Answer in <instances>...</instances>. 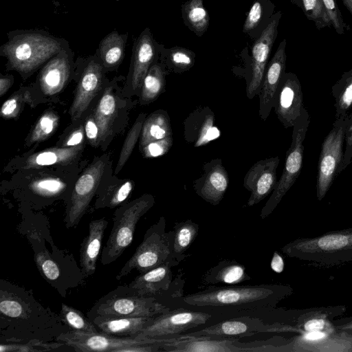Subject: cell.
<instances>
[{
	"label": "cell",
	"mask_w": 352,
	"mask_h": 352,
	"mask_svg": "<svg viewBox=\"0 0 352 352\" xmlns=\"http://www.w3.org/2000/svg\"><path fill=\"white\" fill-rule=\"evenodd\" d=\"M54 2H56V0H54Z\"/></svg>",
	"instance_id": "680465c9"
},
{
	"label": "cell",
	"mask_w": 352,
	"mask_h": 352,
	"mask_svg": "<svg viewBox=\"0 0 352 352\" xmlns=\"http://www.w3.org/2000/svg\"><path fill=\"white\" fill-rule=\"evenodd\" d=\"M251 278L243 265L235 260L224 259L210 268L202 276L201 282L208 286L217 284L235 285Z\"/></svg>",
	"instance_id": "4316f807"
},
{
	"label": "cell",
	"mask_w": 352,
	"mask_h": 352,
	"mask_svg": "<svg viewBox=\"0 0 352 352\" xmlns=\"http://www.w3.org/2000/svg\"><path fill=\"white\" fill-rule=\"evenodd\" d=\"M278 328L267 324L261 319L248 316L223 320L200 330L182 333L187 336L245 337L258 333L273 332Z\"/></svg>",
	"instance_id": "7402d4cb"
},
{
	"label": "cell",
	"mask_w": 352,
	"mask_h": 352,
	"mask_svg": "<svg viewBox=\"0 0 352 352\" xmlns=\"http://www.w3.org/2000/svg\"><path fill=\"white\" fill-rule=\"evenodd\" d=\"M171 309L157 297L140 296L129 285H123L99 298L87 317H155Z\"/></svg>",
	"instance_id": "5b68a950"
},
{
	"label": "cell",
	"mask_w": 352,
	"mask_h": 352,
	"mask_svg": "<svg viewBox=\"0 0 352 352\" xmlns=\"http://www.w3.org/2000/svg\"><path fill=\"white\" fill-rule=\"evenodd\" d=\"M154 204V197L144 194L116 210L113 227L102 251V264H110L122 254L133 240L138 221Z\"/></svg>",
	"instance_id": "8992f818"
},
{
	"label": "cell",
	"mask_w": 352,
	"mask_h": 352,
	"mask_svg": "<svg viewBox=\"0 0 352 352\" xmlns=\"http://www.w3.org/2000/svg\"><path fill=\"white\" fill-rule=\"evenodd\" d=\"M168 74L160 60L150 67L144 78L140 92L141 104L154 102L165 91L166 76Z\"/></svg>",
	"instance_id": "836d02e7"
},
{
	"label": "cell",
	"mask_w": 352,
	"mask_h": 352,
	"mask_svg": "<svg viewBox=\"0 0 352 352\" xmlns=\"http://www.w3.org/2000/svg\"><path fill=\"white\" fill-rule=\"evenodd\" d=\"M111 88L106 87L93 111L100 129V143L102 145L112 135L117 116V101Z\"/></svg>",
	"instance_id": "f1b7e54d"
},
{
	"label": "cell",
	"mask_w": 352,
	"mask_h": 352,
	"mask_svg": "<svg viewBox=\"0 0 352 352\" xmlns=\"http://www.w3.org/2000/svg\"><path fill=\"white\" fill-rule=\"evenodd\" d=\"M29 96L24 94H16L12 97L7 99L1 106V116L5 119L14 118L18 116L21 107L22 102H27Z\"/></svg>",
	"instance_id": "7dc6e473"
},
{
	"label": "cell",
	"mask_w": 352,
	"mask_h": 352,
	"mask_svg": "<svg viewBox=\"0 0 352 352\" xmlns=\"http://www.w3.org/2000/svg\"><path fill=\"white\" fill-rule=\"evenodd\" d=\"M348 116L336 119L324 139L318 164L316 193L322 200L336 177L342 171L343 146Z\"/></svg>",
	"instance_id": "8fae6325"
},
{
	"label": "cell",
	"mask_w": 352,
	"mask_h": 352,
	"mask_svg": "<svg viewBox=\"0 0 352 352\" xmlns=\"http://www.w3.org/2000/svg\"><path fill=\"white\" fill-rule=\"evenodd\" d=\"M129 34H120L113 30L104 36L99 43L96 54L101 62L104 71L116 69L122 63Z\"/></svg>",
	"instance_id": "83f0119b"
},
{
	"label": "cell",
	"mask_w": 352,
	"mask_h": 352,
	"mask_svg": "<svg viewBox=\"0 0 352 352\" xmlns=\"http://www.w3.org/2000/svg\"><path fill=\"white\" fill-rule=\"evenodd\" d=\"M166 219L158 221L146 231L142 243L116 276L119 280L132 270L141 273L157 267L172 258L173 230L166 232Z\"/></svg>",
	"instance_id": "ba28073f"
},
{
	"label": "cell",
	"mask_w": 352,
	"mask_h": 352,
	"mask_svg": "<svg viewBox=\"0 0 352 352\" xmlns=\"http://www.w3.org/2000/svg\"><path fill=\"white\" fill-rule=\"evenodd\" d=\"M286 39L279 43L274 56L269 60L265 70L263 81L259 89L258 114L265 121L274 107L275 95L286 68Z\"/></svg>",
	"instance_id": "ffe728a7"
},
{
	"label": "cell",
	"mask_w": 352,
	"mask_h": 352,
	"mask_svg": "<svg viewBox=\"0 0 352 352\" xmlns=\"http://www.w3.org/2000/svg\"><path fill=\"white\" fill-rule=\"evenodd\" d=\"M69 331L60 315L41 304L32 290L0 280L1 343L56 342Z\"/></svg>",
	"instance_id": "6da1fadb"
},
{
	"label": "cell",
	"mask_w": 352,
	"mask_h": 352,
	"mask_svg": "<svg viewBox=\"0 0 352 352\" xmlns=\"http://www.w3.org/2000/svg\"><path fill=\"white\" fill-rule=\"evenodd\" d=\"M82 150V146L54 147L29 155L23 163V168H38L54 164H66L74 161Z\"/></svg>",
	"instance_id": "f546056e"
},
{
	"label": "cell",
	"mask_w": 352,
	"mask_h": 352,
	"mask_svg": "<svg viewBox=\"0 0 352 352\" xmlns=\"http://www.w3.org/2000/svg\"><path fill=\"white\" fill-rule=\"evenodd\" d=\"M280 159L278 156L255 162L243 178V186L250 192L247 204L253 206L272 193L277 184L276 169Z\"/></svg>",
	"instance_id": "d6986e66"
},
{
	"label": "cell",
	"mask_w": 352,
	"mask_h": 352,
	"mask_svg": "<svg viewBox=\"0 0 352 352\" xmlns=\"http://www.w3.org/2000/svg\"><path fill=\"white\" fill-rule=\"evenodd\" d=\"M342 3L351 14L352 18V0H342Z\"/></svg>",
	"instance_id": "9f6ffc18"
},
{
	"label": "cell",
	"mask_w": 352,
	"mask_h": 352,
	"mask_svg": "<svg viewBox=\"0 0 352 352\" xmlns=\"http://www.w3.org/2000/svg\"><path fill=\"white\" fill-rule=\"evenodd\" d=\"M84 129L89 144L94 147L98 146L100 144V129L96 122L93 113L85 119Z\"/></svg>",
	"instance_id": "c3c4849f"
},
{
	"label": "cell",
	"mask_w": 352,
	"mask_h": 352,
	"mask_svg": "<svg viewBox=\"0 0 352 352\" xmlns=\"http://www.w3.org/2000/svg\"><path fill=\"white\" fill-rule=\"evenodd\" d=\"M153 318L98 316L89 320L100 333L118 338H133L150 324Z\"/></svg>",
	"instance_id": "484cf974"
},
{
	"label": "cell",
	"mask_w": 352,
	"mask_h": 352,
	"mask_svg": "<svg viewBox=\"0 0 352 352\" xmlns=\"http://www.w3.org/2000/svg\"><path fill=\"white\" fill-rule=\"evenodd\" d=\"M13 78L12 76H3L1 74L0 78V96H3L12 86Z\"/></svg>",
	"instance_id": "db71d44e"
},
{
	"label": "cell",
	"mask_w": 352,
	"mask_h": 352,
	"mask_svg": "<svg viewBox=\"0 0 352 352\" xmlns=\"http://www.w3.org/2000/svg\"><path fill=\"white\" fill-rule=\"evenodd\" d=\"M214 121V113L209 107H197L184 121L185 141L197 148L219 138L221 131Z\"/></svg>",
	"instance_id": "cb8c5ba5"
},
{
	"label": "cell",
	"mask_w": 352,
	"mask_h": 352,
	"mask_svg": "<svg viewBox=\"0 0 352 352\" xmlns=\"http://www.w3.org/2000/svg\"><path fill=\"white\" fill-rule=\"evenodd\" d=\"M66 184L60 179L45 177L35 179L30 184V189L35 195L46 199L55 198L66 189Z\"/></svg>",
	"instance_id": "60d3db41"
},
{
	"label": "cell",
	"mask_w": 352,
	"mask_h": 352,
	"mask_svg": "<svg viewBox=\"0 0 352 352\" xmlns=\"http://www.w3.org/2000/svg\"><path fill=\"white\" fill-rule=\"evenodd\" d=\"M199 226L191 219L176 222L173 228L172 256L179 263L188 254L186 252L197 238Z\"/></svg>",
	"instance_id": "e575fe53"
},
{
	"label": "cell",
	"mask_w": 352,
	"mask_h": 352,
	"mask_svg": "<svg viewBox=\"0 0 352 352\" xmlns=\"http://www.w3.org/2000/svg\"><path fill=\"white\" fill-rule=\"evenodd\" d=\"M331 93L335 99L336 119L348 116L352 107V69L343 73L333 85Z\"/></svg>",
	"instance_id": "74e56055"
},
{
	"label": "cell",
	"mask_w": 352,
	"mask_h": 352,
	"mask_svg": "<svg viewBox=\"0 0 352 352\" xmlns=\"http://www.w3.org/2000/svg\"><path fill=\"white\" fill-rule=\"evenodd\" d=\"M173 135L170 119L168 112L164 109L156 110L144 120L140 137V148L150 142Z\"/></svg>",
	"instance_id": "1f68e13d"
},
{
	"label": "cell",
	"mask_w": 352,
	"mask_h": 352,
	"mask_svg": "<svg viewBox=\"0 0 352 352\" xmlns=\"http://www.w3.org/2000/svg\"><path fill=\"white\" fill-rule=\"evenodd\" d=\"M195 53L190 49L175 46L166 48L161 44L159 60L168 74H182L189 71L195 65Z\"/></svg>",
	"instance_id": "d6a6232c"
},
{
	"label": "cell",
	"mask_w": 352,
	"mask_h": 352,
	"mask_svg": "<svg viewBox=\"0 0 352 352\" xmlns=\"http://www.w3.org/2000/svg\"><path fill=\"white\" fill-rule=\"evenodd\" d=\"M327 14L331 19L332 27L338 34H344L350 30V26L344 21L342 13L336 0H322Z\"/></svg>",
	"instance_id": "bcb514c9"
},
{
	"label": "cell",
	"mask_w": 352,
	"mask_h": 352,
	"mask_svg": "<svg viewBox=\"0 0 352 352\" xmlns=\"http://www.w3.org/2000/svg\"><path fill=\"white\" fill-rule=\"evenodd\" d=\"M161 44L155 38L149 28H146L135 40L129 74V84L135 93L141 87L150 67L160 59Z\"/></svg>",
	"instance_id": "ac0fdd59"
},
{
	"label": "cell",
	"mask_w": 352,
	"mask_h": 352,
	"mask_svg": "<svg viewBox=\"0 0 352 352\" xmlns=\"http://www.w3.org/2000/svg\"><path fill=\"white\" fill-rule=\"evenodd\" d=\"M67 346L59 342H44L32 341L26 343H1V352H29V351H60L61 348Z\"/></svg>",
	"instance_id": "ee69618b"
},
{
	"label": "cell",
	"mask_w": 352,
	"mask_h": 352,
	"mask_svg": "<svg viewBox=\"0 0 352 352\" xmlns=\"http://www.w3.org/2000/svg\"><path fill=\"white\" fill-rule=\"evenodd\" d=\"M173 144V135L154 141L140 148L144 158H154L166 154Z\"/></svg>",
	"instance_id": "f6af8a7d"
},
{
	"label": "cell",
	"mask_w": 352,
	"mask_h": 352,
	"mask_svg": "<svg viewBox=\"0 0 352 352\" xmlns=\"http://www.w3.org/2000/svg\"><path fill=\"white\" fill-rule=\"evenodd\" d=\"M182 16L185 25L199 37L208 30L210 16L203 0H188L182 6Z\"/></svg>",
	"instance_id": "d590c367"
},
{
	"label": "cell",
	"mask_w": 352,
	"mask_h": 352,
	"mask_svg": "<svg viewBox=\"0 0 352 352\" xmlns=\"http://www.w3.org/2000/svg\"><path fill=\"white\" fill-rule=\"evenodd\" d=\"M275 5L271 0H256L249 10L243 32L253 40L258 39L270 24Z\"/></svg>",
	"instance_id": "4dcf8cb0"
},
{
	"label": "cell",
	"mask_w": 352,
	"mask_h": 352,
	"mask_svg": "<svg viewBox=\"0 0 352 352\" xmlns=\"http://www.w3.org/2000/svg\"><path fill=\"white\" fill-rule=\"evenodd\" d=\"M310 123V117L305 107L293 126L292 143L287 151L284 168L280 178L271 196L263 207L260 217H268L280 203L284 195L297 180L302 168L303 142Z\"/></svg>",
	"instance_id": "9c48e42d"
},
{
	"label": "cell",
	"mask_w": 352,
	"mask_h": 352,
	"mask_svg": "<svg viewBox=\"0 0 352 352\" xmlns=\"http://www.w3.org/2000/svg\"><path fill=\"white\" fill-rule=\"evenodd\" d=\"M274 112L285 129L293 127L304 107L301 84L292 72L283 74L274 102Z\"/></svg>",
	"instance_id": "e0dca14e"
},
{
	"label": "cell",
	"mask_w": 352,
	"mask_h": 352,
	"mask_svg": "<svg viewBox=\"0 0 352 352\" xmlns=\"http://www.w3.org/2000/svg\"><path fill=\"white\" fill-rule=\"evenodd\" d=\"M235 337L187 336L183 334L163 344L166 352H273L282 351L274 340L244 342Z\"/></svg>",
	"instance_id": "30bf717a"
},
{
	"label": "cell",
	"mask_w": 352,
	"mask_h": 352,
	"mask_svg": "<svg viewBox=\"0 0 352 352\" xmlns=\"http://www.w3.org/2000/svg\"><path fill=\"white\" fill-rule=\"evenodd\" d=\"M300 9L307 19L313 21L318 30L332 27L322 0H300Z\"/></svg>",
	"instance_id": "b9f144b4"
},
{
	"label": "cell",
	"mask_w": 352,
	"mask_h": 352,
	"mask_svg": "<svg viewBox=\"0 0 352 352\" xmlns=\"http://www.w3.org/2000/svg\"><path fill=\"white\" fill-rule=\"evenodd\" d=\"M282 251L290 257L326 264L348 261L352 259V231L297 239L283 247Z\"/></svg>",
	"instance_id": "52a82bcc"
},
{
	"label": "cell",
	"mask_w": 352,
	"mask_h": 352,
	"mask_svg": "<svg viewBox=\"0 0 352 352\" xmlns=\"http://www.w3.org/2000/svg\"><path fill=\"white\" fill-rule=\"evenodd\" d=\"M59 124L58 116L52 111H45L38 119L30 135L26 140V146L45 140L53 135Z\"/></svg>",
	"instance_id": "f35d334b"
},
{
	"label": "cell",
	"mask_w": 352,
	"mask_h": 352,
	"mask_svg": "<svg viewBox=\"0 0 352 352\" xmlns=\"http://www.w3.org/2000/svg\"><path fill=\"white\" fill-rule=\"evenodd\" d=\"M59 315L72 331L85 333L99 332L88 317L73 307L62 303Z\"/></svg>",
	"instance_id": "ab89813d"
},
{
	"label": "cell",
	"mask_w": 352,
	"mask_h": 352,
	"mask_svg": "<svg viewBox=\"0 0 352 352\" xmlns=\"http://www.w3.org/2000/svg\"><path fill=\"white\" fill-rule=\"evenodd\" d=\"M134 188L131 180H126L120 184L108 186L98 190L95 209L104 208H114L124 204Z\"/></svg>",
	"instance_id": "8d00e7d4"
},
{
	"label": "cell",
	"mask_w": 352,
	"mask_h": 352,
	"mask_svg": "<svg viewBox=\"0 0 352 352\" xmlns=\"http://www.w3.org/2000/svg\"><path fill=\"white\" fill-rule=\"evenodd\" d=\"M0 47V56L7 60L6 70L30 76L62 50L69 47L64 38L41 29L14 30Z\"/></svg>",
	"instance_id": "277c9868"
},
{
	"label": "cell",
	"mask_w": 352,
	"mask_h": 352,
	"mask_svg": "<svg viewBox=\"0 0 352 352\" xmlns=\"http://www.w3.org/2000/svg\"><path fill=\"white\" fill-rule=\"evenodd\" d=\"M203 175L193 182L195 193L212 206H217L223 199L229 186V176L221 158L205 162Z\"/></svg>",
	"instance_id": "603a6c76"
},
{
	"label": "cell",
	"mask_w": 352,
	"mask_h": 352,
	"mask_svg": "<svg viewBox=\"0 0 352 352\" xmlns=\"http://www.w3.org/2000/svg\"><path fill=\"white\" fill-rule=\"evenodd\" d=\"M282 12H276L261 36L254 41L252 48L250 72L246 84V96L252 99L258 96L269 57L278 36V28Z\"/></svg>",
	"instance_id": "2e32d148"
},
{
	"label": "cell",
	"mask_w": 352,
	"mask_h": 352,
	"mask_svg": "<svg viewBox=\"0 0 352 352\" xmlns=\"http://www.w3.org/2000/svg\"><path fill=\"white\" fill-rule=\"evenodd\" d=\"M326 325L325 320L322 318H313L307 320L303 325L304 330L307 332L322 331Z\"/></svg>",
	"instance_id": "816d5d0a"
},
{
	"label": "cell",
	"mask_w": 352,
	"mask_h": 352,
	"mask_svg": "<svg viewBox=\"0 0 352 352\" xmlns=\"http://www.w3.org/2000/svg\"><path fill=\"white\" fill-rule=\"evenodd\" d=\"M145 118L146 114L140 113L127 133L121 148L117 165L116 166L115 174L119 173L131 156L133 150L138 142V140L140 137L143 123Z\"/></svg>",
	"instance_id": "7bdbcfd3"
},
{
	"label": "cell",
	"mask_w": 352,
	"mask_h": 352,
	"mask_svg": "<svg viewBox=\"0 0 352 352\" xmlns=\"http://www.w3.org/2000/svg\"><path fill=\"white\" fill-rule=\"evenodd\" d=\"M108 221L104 218L91 221L88 234L82 241L80 249V267L87 277L92 276L96 268L101 244Z\"/></svg>",
	"instance_id": "d4e9b609"
},
{
	"label": "cell",
	"mask_w": 352,
	"mask_h": 352,
	"mask_svg": "<svg viewBox=\"0 0 352 352\" xmlns=\"http://www.w3.org/2000/svg\"><path fill=\"white\" fill-rule=\"evenodd\" d=\"M213 315L192 308H173L154 317L135 337L160 340L176 338L188 330L206 324Z\"/></svg>",
	"instance_id": "7c38bea8"
},
{
	"label": "cell",
	"mask_w": 352,
	"mask_h": 352,
	"mask_svg": "<svg viewBox=\"0 0 352 352\" xmlns=\"http://www.w3.org/2000/svg\"><path fill=\"white\" fill-rule=\"evenodd\" d=\"M346 148L344 153L342 170L351 163L352 159V113L349 115L345 129Z\"/></svg>",
	"instance_id": "681fc988"
},
{
	"label": "cell",
	"mask_w": 352,
	"mask_h": 352,
	"mask_svg": "<svg viewBox=\"0 0 352 352\" xmlns=\"http://www.w3.org/2000/svg\"><path fill=\"white\" fill-rule=\"evenodd\" d=\"M169 340L151 338H118L100 332L85 333L69 331L61 334L56 338V342L65 343L78 352L108 351L118 352L119 350L138 344L167 342Z\"/></svg>",
	"instance_id": "9a60e30c"
},
{
	"label": "cell",
	"mask_w": 352,
	"mask_h": 352,
	"mask_svg": "<svg viewBox=\"0 0 352 352\" xmlns=\"http://www.w3.org/2000/svg\"><path fill=\"white\" fill-rule=\"evenodd\" d=\"M288 287L280 285L217 287L184 295L177 307H188L213 314L252 313L274 308L289 293Z\"/></svg>",
	"instance_id": "7a4b0ae2"
},
{
	"label": "cell",
	"mask_w": 352,
	"mask_h": 352,
	"mask_svg": "<svg viewBox=\"0 0 352 352\" xmlns=\"http://www.w3.org/2000/svg\"><path fill=\"white\" fill-rule=\"evenodd\" d=\"M107 162L104 157L91 163L76 182L65 210L67 228H74L85 214L90 202L98 192Z\"/></svg>",
	"instance_id": "4fadbf2b"
},
{
	"label": "cell",
	"mask_w": 352,
	"mask_h": 352,
	"mask_svg": "<svg viewBox=\"0 0 352 352\" xmlns=\"http://www.w3.org/2000/svg\"><path fill=\"white\" fill-rule=\"evenodd\" d=\"M74 54L70 47L62 50L41 69L38 79L44 94L53 96L60 92L74 73Z\"/></svg>",
	"instance_id": "44dd1931"
},
{
	"label": "cell",
	"mask_w": 352,
	"mask_h": 352,
	"mask_svg": "<svg viewBox=\"0 0 352 352\" xmlns=\"http://www.w3.org/2000/svg\"><path fill=\"white\" fill-rule=\"evenodd\" d=\"M50 224L45 219L24 218L19 231L26 236L34 252V260L42 277L63 298L69 289L85 283L87 276L73 254L58 248L49 239L51 251L46 245V232Z\"/></svg>",
	"instance_id": "3957f363"
},
{
	"label": "cell",
	"mask_w": 352,
	"mask_h": 352,
	"mask_svg": "<svg viewBox=\"0 0 352 352\" xmlns=\"http://www.w3.org/2000/svg\"><path fill=\"white\" fill-rule=\"evenodd\" d=\"M290 1L296 6L297 7L300 8L301 7V1L300 0H290Z\"/></svg>",
	"instance_id": "6f0895ef"
},
{
	"label": "cell",
	"mask_w": 352,
	"mask_h": 352,
	"mask_svg": "<svg viewBox=\"0 0 352 352\" xmlns=\"http://www.w3.org/2000/svg\"><path fill=\"white\" fill-rule=\"evenodd\" d=\"M85 135V129L82 125H80L67 136L63 141L61 146L74 147L81 146L84 141Z\"/></svg>",
	"instance_id": "f907efd6"
},
{
	"label": "cell",
	"mask_w": 352,
	"mask_h": 352,
	"mask_svg": "<svg viewBox=\"0 0 352 352\" xmlns=\"http://www.w3.org/2000/svg\"><path fill=\"white\" fill-rule=\"evenodd\" d=\"M271 268L276 273H281L284 270V261L277 252H274L270 263Z\"/></svg>",
	"instance_id": "f5cc1de1"
},
{
	"label": "cell",
	"mask_w": 352,
	"mask_h": 352,
	"mask_svg": "<svg viewBox=\"0 0 352 352\" xmlns=\"http://www.w3.org/2000/svg\"><path fill=\"white\" fill-rule=\"evenodd\" d=\"M338 330L343 331H352V318L346 320V322L336 327Z\"/></svg>",
	"instance_id": "11a10c76"
},
{
	"label": "cell",
	"mask_w": 352,
	"mask_h": 352,
	"mask_svg": "<svg viewBox=\"0 0 352 352\" xmlns=\"http://www.w3.org/2000/svg\"><path fill=\"white\" fill-rule=\"evenodd\" d=\"M74 67L79 78L69 114L72 120H77L100 90L104 71L96 53L87 58H78Z\"/></svg>",
	"instance_id": "5bb4252c"
}]
</instances>
